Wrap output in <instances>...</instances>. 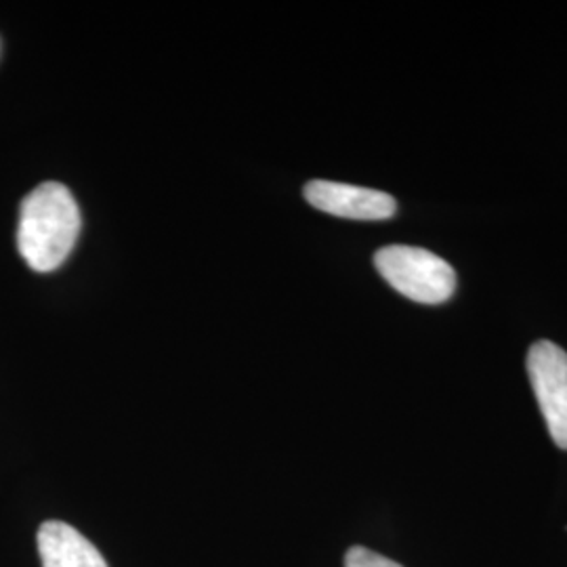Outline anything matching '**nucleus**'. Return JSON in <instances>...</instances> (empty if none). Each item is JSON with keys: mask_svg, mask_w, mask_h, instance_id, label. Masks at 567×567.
<instances>
[{"mask_svg": "<svg viewBox=\"0 0 567 567\" xmlns=\"http://www.w3.org/2000/svg\"><path fill=\"white\" fill-rule=\"evenodd\" d=\"M344 567H404L365 547H351L344 555Z\"/></svg>", "mask_w": 567, "mask_h": 567, "instance_id": "nucleus-6", "label": "nucleus"}, {"mask_svg": "<svg viewBox=\"0 0 567 567\" xmlns=\"http://www.w3.org/2000/svg\"><path fill=\"white\" fill-rule=\"evenodd\" d=\"M305 200L322 213L355 221H385L398 213V203L385 192L324 179L305 185Z\"/></svg>", "mask_w": 567, "mask_h": 567, "instance_id": "nucleus-4", "label": "nucleus"}, {"mask_svg": "<svg viewBox=\"0 0 567 567\" xmlns=\"http://www.w3.org/2000/svg\"><path fill=\"white\" fill-rule=\"evenodd\" d=\"M42 567H107L100 548L76 527L63 522H44L39 529Z\"/></svg>", "mask_w": 567, "mask_h": 567, "instance_id": "nucleus-5", "label": "nucleus"}, {"mask_svg": "<svg viewBox=\"0 0 567 567\" xmlns=\"http://www.w3.org/2000/svg\"><path fill=\"white\" fill-rule=\"evenodd\" d=\"M374 265L391 288L416 303H446L456 290L454 267L419 246H385L374 255Z\"/></svg>", "mask_w": 567, "mask_h": 567, "instance_id": "nucleus-2", "label": "nucleus"}, {"mask_svg": "<svg viewBox=\"0 0 567 567\" xmlns=\"http://www.w3.org/2000/svg\"><path fill=\"white\" fill-rule=\"evenodd\" d=\"M81 224V210L72 192L58 182L42 183L21 203V259L39 274L55 271L74 250Z\"/></svg>", "mask_w": 567, "mask_h": 567, "instance_id": "nucleus-1", "label": "nucleus"}, {"mask_svg": "<svg viewBox=\"0 0 567 567\" xmlns=\"http://www.w3.org/2000/svg\"><path fill=\"white\" fill-rule=\"evenodd\" d=\"M527 374L545 416L548 435L567 450V353L559 344L538 341L527 353Z\"/></svg>", "mask_w": 567, "mask_h": 567, "instance_id": "nucleus-3", "label": "nucleus"}]
</instances>
